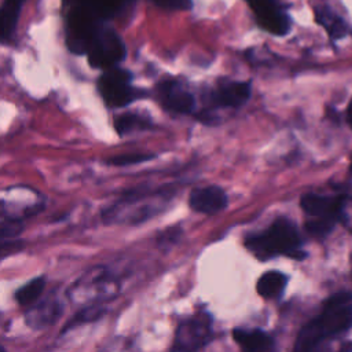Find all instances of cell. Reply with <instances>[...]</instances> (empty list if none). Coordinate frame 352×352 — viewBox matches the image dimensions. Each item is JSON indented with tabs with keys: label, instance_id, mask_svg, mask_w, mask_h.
<instances>
[{
	"label": "cell",
	"instance_id": "obj_17",
	"mask_svg": "<svg viewBox=\"0 0 352 352\" xmlns=\"http://www.w3.org/2000/svg\"><path fill=\"white\" fill-rule=\"evenodd\" d=\"M45 285H47V278L44 275L30 279L28 283H25L15 292V294H14L15 301L22 308L30 307L37 300H40V297L45 289Z\"/></svg>",
	"mask_w": 352,
	"mask_h": 352
},
{
	"label": "cell",
	"instance_id": "obj_1",
	"mask_svg": "<svg viewBox=\"0 0 352 352\" xmlns=\"http://www.w3.org/2000/svg\"><path fill=\"white\" fill-rule=\"evenodd\" d=\"M352 326V294L346 292L331 296L322 312L309 320L298 333L293 352H312L327 337Z\"/></svg>",
	"mask_w": 352,
	"mask_h": 352
},
{
	"label": "cell",
	"instance_id": "obj_24",
	"mask_svg": "<svg viewBox=\"0 0 352 352\" xmlns=\"http://www.w3.org/2000/svg\"><path fill=\"white\" fill-rule=\"evenodd\" d=\"M346 121H348V124L352 126V99L349 100L348 107H346Z\"/></svg>",
	"mask_w": 352,
	"mask_h": 352
},
{
	"label": "cell",
	"instance_id": "obj_10",
	"mask_svg": "<svg viewBox=\"0 0 352 352\" xmlns=\"http://www.w3.org/2000/svg\"><path fill=\"white\" fill-rule=\"evenodd\" d=\"M158 99L162 107L175 114H190L194 110L195 99L180 82L166 80L157 87Z\"/></svg>",
	"mask_w": 352,
	"mask_h": 352
},
{
	"label": "cell",
	"instance_id": "obj_20",
	"mask_svg": "<svg viewBox=\"0 0 352 352\" xmlns=\"http://www.w3.org/2000/svg\"><path fill=\"white\" fill-rule=\"evenodd\" d=\"M155 155L150 153H125V154H118L110 157L106 162L113 166H131V165H138L153 160Z\"/></svg>",
	"mask_w": 352,
	"mask_h": 352
},
{
	"label": "cell",
	"instance_id": "obj_21",
	"mask_svg": "<svg viewBox=\"0 0 352 352\" xmlns=\"http://www.w3.org/2000/svg\"><path fill=\"white\" fill-rule=\"evenodd\" d=\"M23 228V220H0V242L16 239Z\"/></svg>",
	"mask_w": 352,
	"mask_h": 352
},
{
	"label": "cell",
	"instance_id": "obj_16",
	"mask_svg": "<svg viewBox=\"0 0 352 352\" xmlns=\"http://www.w3.org/2000/svg\"><path fill=\"white\" fill-rule=\"evenodd\" d=\"M113 125H114V129L118 133V136L124 138V136H128L135 132L150 129L153 126V122H151L150 117H147L142 113L128 111V113H122V114H118L117 117H114Z\"/></svg>",
	"mask_w": 352,
	"mask_h": 352
},
{
	"label": "cell",
	"instance_id": "obj_15",
	"mask_svg": "<svg viewBox=\"0 0 352 352\" xmlns=\"http://www.w3.org/2000/svg\"><path fill=\"white\" fill-rule=\"evenodd\" d=\"M315 19L333 40H340L346 36L348 26L345 21L327 6H316L314 10Z\"/></svg>",
	"mask_w": 352,
	"mask_h": 352
},
{
	"label": "cell",
	"instance_id": "obj_19",
	"mask_svg": "<svg viewBox=\"0 0 352 352\" xmlns=\"http://www.w3.org/2000/svg\"><path fill=\"white\" fill-rule=\"evenodd\" d=\"M106 314V308L102 304H92V305H85L81 309H78L70 319L69 322L63 326L60 334H65L66 331H70L78 326L92 323L98 319H100Z\"/></svg>",
	"mask_w": 352,
	"mask_h": 352
},
{
	"label": "cell",
	"instance_id": "obj_14",
	"mask_svg": "<svg viewBox=\"0 0 352 352\" xmlns=\"http://www.w3.org/2000/svg\"><path fill=\"white\" fill-rule=\"evenodd\" d=\"M25 0H3L0 4V43H10L16 30Z\"/></svg>",
	"mask_w": 352,
	"mask_h": 352
},
{
	"label": "cell",
	"instance_id": "obj_7",
	"mask_svg": "<svg viewBox=\"0 0 352 352\" xmlns=\"http://www.w3.org/2000/svg\"><path fill=\"white\" fill-rule=\"evenodd\" d=\"M63 312V302L55 292L47 297L37 300L30 307L25 308V323L33 330H43L52 326Z\"/></svg>",
	"mask_w": 352,
	"mask_h": 352
},
{
	"label": "cell",
	"instance_id": "obj_23",
	"mask_svg": "<svg viewBox=\"0 0 352 352\" xmlns=\"http://www.w3.org/2000/svg\"><path fill=\"white\" fill-rule=\"evenodd\" d=\"M157 7L169 11H187L192 7V0H151Z\"/></svg>",
	"mask_w": 352,
	"mask_h": 352
},
{
	"label": "cell",
	"instance_id": "obj_12",
	"mask_svg": "<svg viewBox=\"0 0 352 352\" xmlns=\"http://www.w3.org/2000/svg\"><path fill=\"white\" fill-rule=\"evenodd\" d=\"M252 94V84L249 81H226L220 82L212 94V102L221 107H241Z\"/></svg>",
	"mask_w": 352,
	"mask_h": 352
},
{
	"label": "cell",
	"instance_id": "obj_2",
	"mask_svg": "<svg viewBox=\"0 0 352 352\" xmlns=\"http://www.w3.org/2000/svg\"><path fill=\"white\" fill-rule=\"evenodd\" d=\"M246 246L260 258H268L276 254L302 256L301 238L297 227L286 217H279L263 232L250 235L246 239Z\"/></svg>",
	"mask_w": 352,
	"mask_h": 352
},
{
	"label": "cell",
	"instance_id": "obj_6",
	"mask_svg": "<svg viewBox=\"0 0 352 352\" xmlns=\"http://www.w3.org/2000/svg\"><path fill=\"white\" fill-rule=\"evenodd\" d=\"M212 334V318L205 312L184 320L175 336L170 352H198Z\"/></svg>",
	"mask_w": 352,
	"mask_h": 352
},
{
	"label": "cell",
	"instance_id": "obj_26",
	"mask_svg": "<svg viewBox=\"0 0 352 352\" xmlns=\"http://www.w3.org/2000/svg\"><path fill=\"white\" fill-rule=\"evenodd\" d=\"M351 172H352V164H351Z\"/></svg>",
	"mask_w": 352,
	"mask_h": 352
},
{
	"label": "cell",
	"instance_id": "obj_18",
	"mask_svg": "<svg viewBox=\"0 0 352 352\" xmlns=\"http://www.w3.org/2000/svg\"><path fill=\"white\" fill-rule=\"evenodd\" d=\"M286 282H287V278L282 272L270 271L261 275V278L258 279L257 292L260 296L265 298H274L283 292Z\"/></svg>",
	"mask_w": 352,
	"mask_h": 352
},
{
	"label": "cell",
	"instance_id": "obj_4",
	"mask_svg": "<svg viewBox=\"0 0 352 352\" xmlns=\"http://www.w3.org/2000/svg\"><path fill=\"white\" fill-rule=\"evenodd\" d=\"M98 92L107 107H124L147 96V91L132 84V74L118 66L106 69L98 77Z\"/></svg>",
	"mask_w": 352,
	"mask_h": 352
},
{
	"label": "cell",
	"instance_id": "obj_8",
	"mask_svg": "<svg viewBox=\"0 0 352 352\" xmlns=\"http://www.w3.org/2000/svg\"><path fill=\"white\" fill-rule=\"evenodd\" d=\"M301 208L311 219L329 220L337 223L342 216L345 205L344 195H323L309 192L301 197Z\"/></svg>",
	"mask_w": 352,
	"mask_h": 352
},
{
	"label": "cell",
	"instance_id": "obj_9",
	"mask_svg": "<svg viewBox=\"0 0 352 352\" xmlns=\"http://www.w3.org/2000/svg\"><path fill=\"white\" fill-rule=\"evenodd\" d=\"M257 22L268 32L283 36L290 29V18L279 0H249Z\"/></svg>",
	"mask_w": 352,
	"mask_h": 352
},
{
	"label": "cell",
	"instance_id": "obj_11",
	"mask_svg": "<svg viewBox=\"0 0 352 352\" xmlns=\"http://www.w3.org/2000/svg\"><path fill=\"white\" fill-rule=\"evenodd\" d=\"M228 204L227 194L219 186H206L195 188L188 198L192 210L204 214H214L223 210Z\"/></svg>",
	"mask_w": 352,
	"mask_h": 352
},
{
	"label": "cell",
	"instance_id": "obj_3",
	"mask_svg": "<svg viewBox=\"0 0 352 352\" xmlns=\"http://www.w3.org/2000/svg\"><path fill=\"white\" fill-rule=\"evenodd\" d=\"M120 283L114 274L104 265H95L85 271L66 292L76 305L102 304L118 293Z\"/></svg>",
	"mask_w": 352,
	"mask_h": 352
},
{
	"label": "cell",
	"instance_id": "obj_25",
	"mask_svg": "<svg viewBox=\"0 0 352 352\" xmlns=\"http://www.w3.org/2000/svg\"><path fill=\"white\" fill-rule=\"evenodd\" d=\"M0 352H6V349H4L1 345H0Z\"/></svg>",
	"mask_w": 352,
	"mask_h": 352
},
{
	"label": "cell",
	"instance_id": "obj_13",
	"mask_svg": "<svg viewBox=\"0 0 352 352\" xmlns=\"http://www.w3.org/2000/svg\"><path fill=\"white\" fill-rule=\"evenodd\" d=\"M232 336L243 352H274L272 338L261 330L235 329Z\"/></svg>",
	"mask_w": 352,
	"mask_h": 352
},
{
	"label": "cell",
	"instance_id": "obj_22",
	"mask_svg": "<svg viewBox=\"0 0 352 352\" xmlns=\"http://www.w3.org/2000/svg\"><path fill=\"white\" fill-rule=\"evenodd\" d=\"M25 249V241L22 239H10L0 242V260H4L10 256H14Z\"/></svg>",
	"mask_w": 352,
	"mask_h": 352
},
{
	"label": "cell",
	"instance_id": "obj_5",
	"mask_svg": "<svg viewBox=\"0 0 352 352\" xmlns=\"http://www.w3.org/2000/svg\"><path fill=\"white\" fill-rule=\"evenodd\" d=\"M85 52L89 65L103 72L117 66L125 58L126 48L113 28L98 25L87 44Z\"/></svg>",
	"mask_w": 352,
	"mask_h": 352
}]
</instances>
